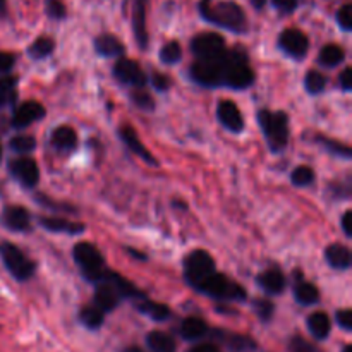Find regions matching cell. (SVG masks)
<instances>
[{
    "mask_svg": "<svg viewBox=\"0 0 352 352\" xmlns=\"http://www.w3.org/2000/svg\"><path fill=\"white\" fill-rule=\"evenodd\" d=\"M146 347L151 352H175V340L172 339L168 333L160 332V330H153L146 336Z\"/></svg>",
    "mask_w": 352,
    "mask_h": 352,
    "instance_id": "4316f807",
    "label": "cell"
},
{
    "mask_svg": "<svg viewBox=\"0 0 352 352\" xmlns=\"http://www.w3.org/2000/svg\"><path fill=\"white\" fill-rule=\"evenodd\" d=\"M291 181L298 188H306V186H311L315 182V172L308 165H299L292 170Z\"/></svg>",
    "mask_w": 352,
    "mask_h": 352,
    "instance_id": "d6a6232c",
    "label": "cell"
},
{
    "mask_svg": "<svg viewBox=\"0 0 352 352\" xmlns=\"http://www.w3.org/2000/svg\"><path fill=\"white\" fill-rule=\"evenodd\" d=\"M52 144L60 151H71L78 144V134L72 127L60 126L52 133Z\"/></svg>",
    "mask_w": 352,
    "mask_h": 352,
    "instance_id": "484cf974",
    "label": "cell"
},
{
    "mask_svg": "<svg viewBox=\"0 0 352 352\" xmlns=\"http://www.w3.org/2000/svg\"><path fill=\"white\" fill-rule=\"evenodd\" d=\"M294 298L301 306H313L320 301V291L309 282H301L294 287Z\"/></svg>",
    "mask_w": 352,
    "mask_h": 352,
    "instance_id": "f546056e",
    "label": "cell"
},
{
    "mask_svg": "<svg viewBox=\"0 0 352 352\" xmlns=\"http://www.w3.org/2000/svg\"><path fill=\"white\" fill-rule=\"evenodd\" d=\"M346 60V50L339 45H325V47L320 50L318 62L325 67H337L342 62Z\"/></svg>",
    "mask_w": 352,
    "mask_h": 352,
    "instance_id": "83f0119b",
    "label": "cell"
},
{
    "mask_svg": "<svg viewBox=\"0 0 352 352\" xmlns=\"http://www.w3.org/2000/svg\"><path fill=\"white\" fill-rule=\"evenodd\" d=\"M119 134H120V140H122L124 143H126V146L129 148V150L133 151L134 155H138V157H140V158H143V160L146 162V164L155 165V158L151 157L150 151H148L146 148L143 146V143H141V141H140V138H138L136 131H134L133 127H131V126H122L119 129Z\"/></svg>",
    "mask_w": 352,
    "mask_h": 352,
    "instance_id": "d6986e66",
    "label": "cell"
},
{
    "mask_svg": "<svg viewBox=\"0 0 352 352\" xmlns=\"http://www.w3.org/2000/svg\"><path fill=\"white\" fill-rule=\"evenodd\" d=\"M54 50H55L54 38L40 36L30 45V48H28V54H30V57L34 58V60H41V58L50 57V55L54 54Z\"/></svg>",
    "mask_w": 352,
    "mask_h": 352,
    "instance_id": "4dcf8cb0",
    "label": "cell"
},
{
    "mask_svg": "<svg viewBox=\"0 0 352 352\" xmlns=\"http://www.w3.org/2000/svg\"><path fill=\"white\" fill-rule=\"evenodd\" d=\"M158 55H160V60L164 64H177L182 58V48L179 45V41H168V43H165L162 47Z\"/></svg>",
    "mask_w": 352,
    "mask_h": 352,
    "instance_id": "e575fe53",
    "label": "cell"
},
{
    "mask_svg": "<svg viewBox=\"0 0 352 352\" xmlns=\"http://www.w3.org/2000/svg\"><path fill=\"white\" fill-rule=\"evenodd\" d=\"M45 10H47L48 17L52 19H64L67 16V10H65V6L62 0H45Z\"/></svg>",
    "mask_w": 352,
    "mask_h": 352,
    "instance_id": "f35d334b",
    "label": "cell"
},
{
    "mask_svg": "<svg viewBox=\"0 0 352 352\" xmlns=\"http://www.w3.org/2000/svg\"><path fill=\"white\" fill-rule=\"evenodd\" d=\"M7 14V0H0V17Z\"/></svg>",
    "mask_w": 352,
    "mask_h": 352,
    "instance_id": "f5cc1de1",
    "label": "cell"
},
{
    "mask_svg": "<svg viewBox=\"0 0 352 352\" xmlns=\"http://www.w3.org/2000/svg\"><path fill=\"white\" fill-rule=\"evenodd\" d=\"M327 78L318 71H309L305 78V88L309 95H320L325 89Z\"/></svg>",
    "mask_w": 352,
    "mask_h": 352,
    "instance_id": "836d02e7",
    "label": "cell"
},
{
    "mask_svg": "<svg viewBox=\"0 0 352 352\" xmlns=\"http://www.w3.org/2000/svg\"><path fill=\"white\" fill-rule=\"evenodd\" d=\"M2 223L12 232H28L31 226V215L24 206H6L2 213Z\"/></svg>",
    "mask_w": 352,
    "mask_h": 352,
    "instance_id": "9a60e30c",
    "label": "cell"
},
{
    "mask_svg": "<svg viewBox=\"0 0 352 352\" xmlns=\"http://www.w3.org/2000/svg\"><path fill=\"white\" fill-rule=\"evenodd\" d=\"M43 117H45V107L41 105L40 102H33V100H30V102H23L21 105H17L16 109H14L10 124H12V127H16V129H24V127L41 120Z\"/></svg>",
    "mask_w": 352,
    "mask_h": 352,
    "instance_id": "4fadbf2b",
    "label": "cell"
},
{
    "mask_svg": "<svg viewBox=\"0 0 352 352\" xmlns=\"http://www.w3.org/2000/svg\"><path fill=\"white\" fill-rule=\"evenodd\" d=\"M336 320H337V323H339L340 329L346 330V332H351L352 330V311L351 309H339L336 315Z\"/></svg>",
    "mask_w": 352,
    "mask_h": 352,
    "instance_id": "7bdbcfd3",
    "label": "cell"
},
{
    "mask_svg": "<svg viewBox=\"0 0 352 352\" xmlns=\"http://www.w3.org/2000/svg\"><path fill=\"white\" fill-rule=\"evenodd\" d=\"M258 122L265 134L268 148L275 153L285 150L289 143V117L284 112H272V110H260Z\"/></svg>",
    "mask_w": 352,
    "mask_h": 352,
    "instance_id": "7a4b0ae2",
    "label": "cell"
},
{
    "mask_svg": "<svg viewBox=\"0 0 352 352\" xmlns=\"http://www.w3.org/2000/svg\"><path fill=\"white\" fill-rule=\"evenodd\" d=\"M337 24H339L344 31H347V33L352 30V6L351 3H346V6H342L339 9V12H337Z\"/></svg>",
    "mask_w": 352,
    "mask_h": 352,
    "instance_id": "60d3db41",
    "label": "cell"
},
{
    "mask_svg": "<svg viewBox=\"0 0 352 352\" xmlns=\"http://www.w3.org/2000/svg\"><path fill=\"white\" fill-rule=\"evenodd\" d=\"M340 227H342L346 237H352V212L351 210H347V212L342 215V219H340Z\"/></svg>",
    "mask_w": 352,
    "mask_h": 352,
    "instance_id": "c3c4849f",
    "label": "cell"
},
{
    "mask_svg": "<svg viewBox=\"0 0 352 352\" xmlns=\"http://www.w3.org/2000/svg\"><path fill=\"white\" fill-rule=\"evenodd\" d=\"M253 308H254V313H256V316L261 320V322H270V320L274 318L275 306L270 299H256Z\"/></svg>",
    "mask_w": 352,
    "mask_h": 352,
    "instance_id": "8d00e7d4",
    "label": "cell"
},
{
    "mask_svg": "<svg viewBox=\"0 0 352 352\" xmlns=\"http://www.w3.org/2000/svg\"><path fill=\"white\" fill-rule=\"evenodd\" d=\"M17 79L14 76H3L0 78V107L9 105L16 100Z\"/></svg>",
    "mask_w": 352,
    "mask_h": 352,
    "instance_id": "1f68e13d",
    "label": "cell"
},
{
    "mask_svg": "<svg viewBox=\"0 0 352 352\" xmlns=\"http://www.w3.org/2000/svg\"><path fill=\"white\" fill-rule=\"evenodd\" d=\"M120 352H144V351L140 349V347H136V346H129V347H126V349H122Z\"/></svg>",
    "mask_w": 352,
    "mask_h": 352,
    "instance_id": "db71d44e",
    "label": "cell"
},
{
    "mask_svg": "<svg viewBox=\"0 0 352 352\" xmlns=\"http://www.w3.org/2000/svg\"><path fill=\"white\" fill-rule=\"evenodd\" d=\"M0 258H2L6 270L19 282L30 280L34 275V270H36L33 261L12 243L0 244Z\"/></svg>",
    "mask_w": 352,
    "mask_h": 352,
    "instance_id": "5b68a950",
    "label": "cell"
},
{
    "mask_svg": "<svg viewBox=\"0 0 352 352\" xmlns=\"http://www.w3.org/2000/svg\"><path fill=\"white\" fill-rule=\"evenodd\" d=\"M325 260L333 270H349L352 265V254L349 248L344 244H330L325 250Z\"/></svg>",
    "mask_w": 352,
    "mask_h": 352,
    "instance_id": "ac0fdd59",
    "label": "cell"
},
{
    "mask_svg": "<svg viewBox=\"0 0 352 352\" xmlns=\"http://www.w3.org/2000/svg\"><path fill=\"white\" fill-rule=\"evenodd\" d=\"M38 201L41 203V205L43 206H47V208H57V210H69V212H76L74 208H72V206H67V205H55V201H52V199H48V198H45V196H38Z\"/></svg>",
    "mask_w": 352,
    "mask_h": 352,
    "instance_id": "681fc988",
    "label": "cell"
},
{
    "mask_svg": "<svg viewBox=\"0 0 352 352\" xmlns=\"http://www.w3.org/2000/svg\"><path fill=\"white\" fill-rule=\"evenodd\" d=\"M95 48L102 57H120L126 52L122 41L113 34H100L95 40Z\"/></svg>",
    "mask_w": 352,
    "mask_h": 352,
    "instance_id": "cb8c5ba5",
    "label": "cell"
},
{
    "mask_svg": "<svg viewBox=\"0 0 352 352\" xmlns=\"http://www.w3.org/2000/svg\"><path fill=\"white\" fill-rule=\"evenodd\" d=\"M131 100L134 102V105L138 107V109L141 110H153L155 109V100L153 96L150 95V93L143 91L141 88H138L136 91H133V95H131Z\"/></svg>",
    "mask_w": 352,
    "mask_h": 352,
    "instance_id": "74e56055",
    "label": "cell"
},
{
    "mask_svg": "<svg viewBox=\"0 0 352 352\" xmlns=\"http://www.w3.org/2000/svg\"><path fill=\"white\" fill-rule=\"evenodd\" d=\"M342 352H352V346H351V344H346V346H344Z\"/></svg>",
    "mask_w": 352,
    "mask_h": 352,
    "instance_id": "11a10c76",
    "label": "cell"
},
{
    "mask_svg": "<svg viewBox=\"0 0 352 352\" xmlns=\"http://www.w3.org/2000/svg\"><path fill=\"white\" fill-rule=\"evenodd\" d=\"M318 141L323 148L332 151L333 155H339V157H344V158H351V148L346 146V144H340L337 143V141L327 140V138H318Z\"/></svg>",
    "mask_w": 352,
    "mask_h": 352,
    "instance_id": "ab89813d",
    "label": "cell"
},
{
    "mask_svg": "<svg viewBox=\"0 0 352 352\" xmlns=\"http://www.w3.org/2000/svg\"><path fill=\"white\" fill-rule=\"evenodd\" d=\"M113 76L119 82L133 86V88H143L148 81L146 74L140 67V64L131 60V58H119L113 65Z\"/></svg>",
    "mask_w": 352,
    "mask_h": 352,
    "instance_id": "30bf717a",
    "label": "cell"
},
{
    "mask_svg": "<svg viewBox=\"0 0 352 352\" xmlns=\"http://www.w3.org/2000/svg\"><path fill=\"white\" fill-rule=\"evenodd\" d=\"M278 45L289 57L294 58L306 57L309 50L308 36L301 30H296V28H289V30L282 31L280 36H278Z\"/></svg>",
    "mask_w": 352,
    "mask_h": 352,
    "instance_id": "8fae6325",
    "label": "cell"
},
{
    "mask_svg": "<svg viewBox=\"0 0 352 352\" xmlns=\"http://www.w3.org/2000/svg\"><path fill=\"white\" fill-rule=\"evenodd\" d=\"M210 332V327L206 325L205 320L198 318V316H189L184 322L181 323V329H179V333L184 340L188 342H198V340H203Z\"/></svg>",
    "mask_w": 352,
    "mask_h": 352,
    "instance_id": "e0dca14e",
    "label": "cell"
},
{
    "mask_svg": "<svg viewBox=\"0 0 352 352\" xmlns=\"http://www.w3.org/2000/svg\"><path fill=\"white\" fill-rule=\"evenodd\" d=\"M150 81H151V85L155 86V89H158V91H167L172 85L170 78L165 74H162V72H153Z\"/></svg>",
    "mask_w": 352,
    "mask_h": 352,
    "instance_id": "b9f144b4",
    "label": "cell"
},
{
    "mask_svg": "<svg viewBox=\"0 0 352 352\" xmlns=\"http://www.w3.org/2000/svg\"><path fill=\"white\" fill-rule=\"evenodd\" d=\"M217 117H219L220 124L234 134L243 133L244 126H246L239 107L234 102H230V100H223V102L219 103V107H217Z\"/></svg>",
    "mask_w": 352,
    "mask_h": 352,
    "instance_id": "5bb4252c",
    "label": "cell"
},
{
    "mask_svg": "<svg viewBox=\"0 0 352 352\" xmlns=\"http://www.w3.org/2000/svg\"><path fill=\"white\" fill-rule=\"evenodd\" d=\"M275 9H278L280 12L291 14L298 9V0H272Z\"/></svg>",
    "mask_w": 352,
    "mask_h": 352,
    "instance_id": "bcb514c9",
    "label": "cell"
},
{
    "mask_svg": "<svg viewBox=\"0 0 352 352\" xmlns=\"http://www.w3.org/2000/svg\"><path fill=\"white\" fill-rule=\"evenodd\" d=\"M40 226L43 229H47L48 232H57V234H76L85 232V226L79 222H71L67 219H62V217H41Z\"/></svg>",
    "mask_w": 352,
    "mask_h": 352,
    "instance_id": "2e32d148",
    "label": "cell"
},
{
    "mask_svg": "<svg viewBox=\"0 0 352 352\" xmlns=\"http://www.w3.org/2000/svg\"><path fill=\"white\" fill-rule=\"evenodd\" d=\"M79 322L82 327H86L88 330H100L102 329L103 322H105V313L102 309L93 306H85V308L79 311Z\"/></svg>",
    "mask_w": 352,
    "mask_h": 352,
    "instance_id": "f1b7e54d",
    "label": "cell"
},
{
    "mask_svg": "<svg viewBox=\"0 0 352 352\" xmlns=\"http://www.w3.org/2000/svg\"><path fill=\"white\" fill-rule=\"evenodd\" d=\"M254 72L248 65L246 54L243 52H229L226 54V67H223V86L234 89H246L253 86Z\"/></svg>",
    "mask_w": 352,
    "mask_h": 352,
    "instance_id": "277c9868",
    "label": "cell"
},
{
    "mask_svg": "<svg viewBox=\"0 0 352 352\" xmlns=\"http://www.w3.org/2000/svg\"><path fill=\"white\" fill-rule=\"evenodd\" d=\"M74 254V261L79 268H81L82 275L88 278L89 282L95 284L100 278V275L105 272V261H103L102 253H100L98 248L91 243H78L72 250Z\"/></svg>",
    "mask_w": 352,
    "mask_h": 352,
    "instance_id": "8992f818",
    "label": "cell"
},
{
    "mask_svg": "<svg viewBox=\"0 0 352 352\" xmlns=\"http://www.w3.org/2000/svg\"><path fill=\"white\" fill-rule=\"evenodd\" d=\"M14 64H16V55L10 52H0V74L12 71Z\"/></svg>",
    "mask_w": 352,
    "mask_h": 352,
    "instance_id": "ee69618b",
    "label": "cell"
},
{
    "mask_svg": "<svg viewBox=\"0 0 352 352\" xmlns=\"http://www.w3.org/2000/svg\"><path fill=\"white\" fill-rule=\"evenodd\" d=\"M144 10H146V0H134V12H133V28L136 33L138 43L141 48L148 45L146 36V19H144Z\"/></svg>",
    "mask_w": 352,
    "mask_h": 352,
    "instance_id": "d4e9b609",
    "label": "cell"
},
{
    "mask_svg": "<svg viewBox=\"0 0 352 352\" xmlns=\"http://www.w3.org/2000/svg\"><path fill=\"white\" fill-rule=\"evenodd\" d=\"M199 14L205 21L232 33H246L248 17L244 10L232 0H201Z\"/></svg>",
    "mask_w": 352,
    "mask_h": 352,
    "instance_id": "6da1fadb",
    "label": "cell"
},
{
    "mask_svg": "<svg viewBox=\"0 0 352 352\" xmlns=\"http://www.w3.org/2000/svg\"><path fill=\"white\" fill-rule=\"evenodd\" d=\"M189 352H220V349L215 346V344L205 342V344H198V346H195Z\"/></svg>",
    "mask_w": 352,
    "mask_h": 352,
    "instance_id": "f907efd6",
    "label": "cell"
},
{
    "mask_svg": "<svg viewBox=\"0 0 352 352\" xmlns=\"http://www.w3.org/2000/svg\"><path fill=\"white\" fill-rule=\"evenodd\" d=\"M309 333L315 337L316 340H327L332 332V322H330L329 315L323 311H315L308 316L306 320Z\"/></svg>",
    "mask_w": 352,
    "mask_h": 352,
    "instance_id": "ffe728a7",
    "label": "cell"
},
{
    "mask_svg": "<svg viewBox=\"0 0 352 352\" xmlns=\"http://www.w3.org/2000/svg\"><path fill=\"white\" fill-rule=\"evenodd\" d=\"M256 282L258 285L270 296L282 294L285 289V277L277 270H265L263 274L258 275Z\"/></svg>",
    "mask_w": 352,
    "mask_h": 352,
    "instance_id": "44dd1931",
    "label": "cell"
},
{
    "mask_svg": "<svg viewBox=\"0 0 352 352\" xmlns=\"http://www.w3.org/2000/svg\"><path fill=\"white\" fill-rule=\"evenodd\" d=\"M220 342L226 344L230 351L234 352H253L256 351V342L251 337L241 336V333H229V332H217Z\"/></svg>",
    "mask_w": 352,
    "mask_h": 352,
    "instance_id": "7402d4cb",
    "label": "cell"
},
{
    "mask_svg": "<svg viewBox=\"0 0 352 352\" xmlns=\"http://www.w3.org/2000/svg\"><path fill=\"white\" fill-rule=\"evenodd\" d=\"M9 170L12 177L24 188H34L40 181V167L33 158L21 157L9 164Z\"/></svg>",
    "mask_w": 352,
    "mask_h": 352,
    "instance_id": "7c38bea8",
    "label": "cell"
},
{
    "mask_svg": "<svg viewBox=\"0 0 352 352\" xmlns=\"http://www.w3.org/2000/svg\"><path fill=\"white\" fill-rule=\"evenodd\" d=\"M351 74H352L351 67H346L342 71V74L339 76V85H340V88L344 89V91H351V89H352V78H351Z\"/></svg>",
    "mask_w": 352,
    "mask_h": 352,
    "instance_id": "7dc6e473",
    "label": "cell"
},
{
    "mask_svg": "<svg viewBox=\"0 0 352 352\" xmlns=\"http://www.w3.org/2000/svg\"><path fill=\"white\" fill-rule=\"evenodd\" d=\"M268 0H251V3H253L254 9H263L265 6H267Z\"/></svg>",
    "mask_w": 352,
    "mask_h": 352,
    "instance_id": "816d5d0a",
    "label": "cell"
},
{
    "mask_svg": "<svg viewBox=\"0 0 352 352\" xmlns=\"http://www.w3.org/2000/svg\"><path fill=\"white\" fill-rule=\"evenodd\" d=\"M10 150L16 151V153H31V151L36 148V140L33 136H26V134H19V136H14L9 141Z\"/></svg>",
    "mask_w": 352,
    "mask_h": 352,
    "instance_id": "d590c367",
    "label": "cell"
},
{
    "mask_svg": "<svg viewBox=\"0 0 352 352\" xmlns=\"http://www.w3.org/2000/svg\"><path fill=\"white\" fill-rule=\"evenodd\" d=\"M191 50L199 60H215L227 52L226 40L217 33H201L192 38Z\"/></svg>",
    "mask_w": 352,
    "mask_h": 352,
    "instance_id": "9c48e42d",
    "label": "cell"
},
{
    "mask_svg": "<svg viewBox=\"0 0 352 352\" xmlns=\"http://www.w3.org/2000/svg\"><path fill=\"white\" fill-rule=\"evenodd\" d=\"M136 308L141 315L148 316V318H151L153 322H165V320L170 318V315H172L170 309H168V306L162 305V302H155L148 298L138 299Z\"/></svg>",
    "mask_w": 352,
    "mask_h": 352,
    "instance_id": "603a6c76",
    "label": "cell"
},
{
    "mask_svg": "<svg viewBox=\"0 0 352 352\" xmlns=\"http://www.w3.org/2000/svg\"><path fill=\"white\" fill-rule=\"evenodd\" d=\"M0 158H2V144H0Z\"/></svg>",
    "mask_w": 352,
    "mask_h": 352,
    "instance_id": "9f6ffc18",
    "label": "cell"
},
{
    "mask_svg": "<svg viewBox=\"0 0 352 352\" xmlns=\"http://www.w3.org/2000/svg\"><path fill=\"white\" fill-rule=\"evenodd\" d=\"M217 272L215 261H213L212 254L206 253L203 250H196L189 253L184 260V277L186 282L191 285L192 289L205 280L206 277Z\"/></svg>",
    "mask_w": 352,
    "mask_h": 352,
    "instance_id": "52a82bcc",
    "label": "cell"
},
{
    "mask_svg": "<svg viewBox=\"0 0 352 352\" xmlns=\"http://www.w3.org/2000/svg\"><path fill=\"white\" fill-rule=\"evenodd\" d=\"M291 351L292 352H320L318 349H315V346L306 342V340L301 339V337H294V339H292Z\"/></svg>",
    "mask_w": 352,
    "mask_h": 352,
    "instance_id": "f6af8a7d",
    "label": "cell"
},
{
    "mask_svg": "<svg viewBox=\"0 0 352 352\" xmlns=\"http://www.w3.org/2000/svg\"><path fill=\"white\" fill-rule=\"evenodd\" d=\"M227 54V52H226ZM226 54L215 60H198L189 71L192 81L205 88L223 86V67H226Z\"/></svg>",
    "mask_w": 352,
    "mask_h": 352,
    "instance_id": "ba28073f",
    "label": "cell"
},
{
    "mask_svg": "<svg viewBox=\"0 0 352 352\" xmlns=\"http://www.w3.org/2000/svg\"><path fill=\"white\" fill-rule=\"evenodd\" d=\"M195 289L208 298L222 299V301H246L248 298V292L239 284L227 278L226 275L217 274V272L199 282Z\"/></svg>",
    "mask_w": 352,
    "mask_h": 352,
    "instance_id": "3957f363",
    "label": "cell"
}]
</instances>
